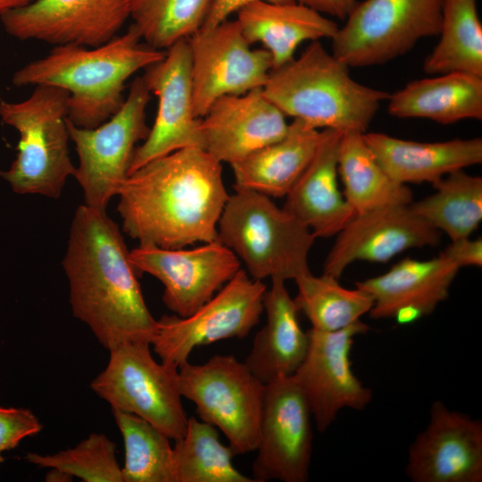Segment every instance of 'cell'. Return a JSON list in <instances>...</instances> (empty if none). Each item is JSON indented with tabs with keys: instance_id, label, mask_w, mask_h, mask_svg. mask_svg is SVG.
Segmentation results:
<instances>
[{
	"instance_id": "5bb4252c",
	"label": "cell",
	"mask_w": 482,
	"mask_h": 482,
	"mask_svg": "<svg viewBox=\"0 0 482 482\" xmlns=\"http://www.w3.org/2000/svg\"><path fill=\"white\" fill-rule=\"evenodd\" d=\"M370 329L359 320L336 331L307 330V352L292 378L305 395L320 432L342 409L362 411L372 400V391L354 375L350 359L354 337Z\"/></svg>"
},
{
	"instance_id": "d4e9b609",
	"label": "cell",
	"mask_w": 482,
	"mask_h": 482,
	"mask_svg": "<svg viewBox=\"0 0 482 482\" xmlns=\"http://www.w3.org/2000/svg\"><path fill=\"white\" fill-rule=\"evenodd\" d=\"M284 279L272 278L265 292L263 308L266 323L253 341L245 364L263 384L281 376H292L303 362L308 348L299 311Z\"/></svg>"
},
{
	"instance_id": "ffe728a7",
	"label": "cell",
	"mask_w": 482,
	"mask_h": 482,
	"mask_svg": "<svg viewBox=\"0 0 482 482\" xmlns=\"http://www.w3.org/2000/svg\"><path fill=\"white\" fill-rule=\"evenodd\" d=\"M286 115L262 88L217 99L200 119L203 149L215 160L232 164L282 138Z\"/></svg>"
},
{
	"instance_id": "52a82bcc",
	"label": "cell",
	"mask_w": 482,
	"mask_h": 482,
	"mask_svg": "<svg viewBox=\"0 0 482 482\" xmlns=\"http://www.w3.org/2000/svg\"><path fill=\"white\" fill-rule=\"evenodd\" d=\"M182 397L193 402L199 419L220 429L235 455L255 451L264 384L233 355H214L202 364L179 367Z\"/></svg>"
},
{
	"instance_id": "2e32d148",
	"label": "cell",
	"mask_w": 482,
	"mask_h": 482,
	"mask_svg": "<svg viewBox=\"0 0 482 482\" xmlns=\"http://www.w3.org/2000/svg\"><path fill=\"white\" fill-rule=\"evenodd\" d=\"M158 99L154 122L134 150L128 176L156 158L187 147L203 148L200 119L194 113L190 50L187 39L165 51V56L145 69L142 76Z\"/></svg>"
},
{
	"instance_id": "60d3db41",
	"label": "cell",
	"mask_w": 482,
	"mask_h": 482,
	"mask_svg": "<svg viewBox=\"0 0 482 482\" xmlns=\"http://www.w3.org/2000/svg\"><path fill=\"white\" fill-rule=\"evenodd\" d=\"M51 470L46 474L45 480L49 482H67L71 481L73 477L69 473L55 469L50 468Z\"/></svg>"
},
{
	"instance_id": "9c48e42d",
	"label": "cell",
	"mask_w": 482,
	"mask_h": 482,
	"mask_svg": "<svg viewBox=\"0 0 482 482\" xmlns=\"http://www.w3.org/2000/svg\"><path fill=\"white\" fill-rule=\"evenodd\" d=\"M151 95L142 76L137 77L121 107L101 125L80 128L67 117L69 137L79 156L74 178L87 206L105 211L109 201L118 195L128 177L136 145L150 131L145 110Z\"/></svg>"
},
{
	"instance_id": "f546056e",
	"label": "cell",
	"mask_w": 482,
	"mask_h": 482,
	"mask_svg": "<svg viewBox=\"0 0 482 482\" xmlns=\"http://www.w3.org/2000/svg\"><path fill=\"white\" fill-rule=\"evenodd\" d=\"M432 185L436 192L411 208L451 241L470 237L482 220V178L458 170Z\"/></svg>"
},
{
	"instance_id": "1f68e13d",
	"label": "cell",
	"mask_w": 482,
	"mask_h": 482,
	"mask_svg": "<svg viewBox=\"0 0 482 482\" xmlns=\"http://www.w3.org/2000/svg\"><path fill=\"white\" fill-rule=\"evenodd\" d=\"M297 295L294 298L299 311L310 320L312 328L322 331L342 329L369 313L374 300L366 291L345 288L338 279L312 272L295 279Z\"/></svg>"
},
{
	"instance_id": "e0dca14e",
	"label": "cell",
	"mask_w": 482,
	"mask_h": 482,
	"mask_svg": "<svg viewBox=\"0 0 482 482\" xmlns=\"http://www.w3.org/2000/svg\"><path fill=\"white\" fill-rule=\"evenodd\" d=\"M129 18V0H35L0 16L20 40L96 47L118 35Z\"/></svg>"
},
{
	"instance_id": "b9f144b4",
	"label": "cell",
	"mask_w": 482,
	"mask_h": 482,
	"mask_svg": "<svg viewBox=\"0 0 482 482\" xmlns=\"http://www.w3.org/2000/svg\"><path fill=\"white\" fill-rule=\"evenodd\" d=\"M3 461H4V458H3V456H2V453H0V465H1V463H2Z\"/></svg>"
},
{
	"instance_id": "d6986e66",
	"label": "cell",
	"mask_w": 482,
	"mask_h": 482,
	"mask_svg": "<svg viewBox=\"0 0 482 482\" xmlns=\"http://www.w3.org/2000/svg\"><path fill=\"white\" fill-rule=\"evenodd\" d=\"M441 232L410 204L377 208L356 216L337 235L323 273L339 278L355 261L386 262L411 249L438 245Z\"/></svg>"
},
{
	"instance_id": "8fae6325",
	"label": "cell",
	"mask_w": 482,
	"mask_h": 482,
	"mask_svg": "<svg viewBox=\"0 0 482 482\" xmlns=\"http://www.w3.org/2000/svg\"><path fill=\"white\" fill-rule=\"evenodd\" d=\"M267 290L261 280L240 269L210 300L187 317L163 315L151 345L162 362L179 368L195 347L245 337L264 312Z\"/></svg>"
},
{
	"instance_id": "4316f807",
	"label": "cell",
	"mask_w": 482,
	"mask_h": 482,
	"mask_svg": "<svg viewBox=\"0 0 482 482\" xmlns=\"http://www.w3.org/2000/svg\"><path fill=\"white\" fill-rule=\"evenodd\" d=\"M388 112L397 118H424L440 124L482 119V77L446 73L413 80L389 95Z\"/></svg>"
},
{
	"instance_id": "484cf974",
	"label": "cell",
	"mask_w": 482,
	"mask_h": 482,
	"mask_svg": "<svg viewBox=\"0 0 482 482\" xmlns=\"http://www.w3.org/2000/svg\"><path fill=\"white\" fill-rule=\"evenodd\" d=\"M320 137L319 129L293 119L282 138L230 164L234 187L285 197L312 159Z\"/></svg>"
},
{
	"instance_id": "8d00e7d4",
	"label": "cell",
	"mask_w": 482,
	"mask_h": 482,
	"mask_svg": "<svg viewBox=\"0 0 482 482\" xmlns=\"http://www.w3.org/2000/svg\"><path fill=\"white\" fill-rule=\"evenodd\" d=\"M459 268L463 266L482 265V240L470 237L451 241V244L440 253Z\"/></svg>"
},
{
	"instance_id": "f35d334b",
	"label": "cell",
	"mask_w": 482,
	"mask_h": 482,
	"mask_svg": "<svg viewBox=\"0 0 482 482\" xmlns=\"http://www.w3.org/2000/svg\"><path fill=\"white\" fill-rule=\"evenodd\" d=\"M321 14H328L340 20H345L357 4L356 0H295Z\"/></svg>"
},
{
	"instance_id": "6da1fadb",
	"label": "cell",
	"mask_w": 482,
	"mask_h": 482,
	"mask_svg": "<svg viewBox=\"0 0 482 482\" xmlns=\"http://www.w3.org/2000/svg\"><path fill=\"white\" fill-rule=\"evenodd\" d=\"M118 195L123 230L141 245L168 249L218 240L229 197L221 163L200 147L148 162L127 177Z\"/></svg>"
},
{
	"instance_id": "7402d4cb",
	"label": "cell",
	"mask_w": 482,
	"mask_h": 482,
	"mask_svg": "<svg viewBox=\"0 0 482 482\" xmlns=\"http://www.w3.org/2000/svg\"><path fill=\"white\" fill-rule=\"evenodd\" d=\"M344 132L325 129L316 152L287 194L283 208L315 237L337 235L355 216L337 183V156Z\"/></svg>"
},
{
	"instance_id": "7a4b0ae2",
	"label": "cell",
	"mask_w": 482,
	"mask_h": 482,
	"mask_svg": "<svg viewBox=\"0 0 482 482\" xmlns=\"http://www.w3.org/2000/svg\"><path fill=\"white\" fill-rule=\"evenodd\" d=\"M129 252L105 211L77 208L62 261L70 303L109 351L125 343L151 345L157 333Z\"/></svg>"
},
{
	"instance_id": "e575fe53",
	"label": "cell",
	"mask_w": 482,
	"mask_h": 482,
	"mask_svg": "<svg viewBox=\"0 0 482 482\" xmlns=\"http://www.w3.org/2000/svg\"><path fill=\"white\" fill-rule=\"evenodd\" d=\"M116 445L105 435L92 433L76 446L54 454L29 453L25 459L39 468H55L85 482H124Z\"/></svg>"
},
{
	"instance_id": "ac0fdd59",
	"label": "cell",
	"mask_w": 482,
	"mask_h": 482,
	"mask_svg": "<svg viewBox=\"0 0 482 482\" xmlns=\"http://www.w3.org/2000/svg\"><path fill=\"white\" fill-rule=\"evenodd\" d=\"M412 482H481L482 422L434 401L427 427L409 447Z\"/></svg>"
},
{
	"instance_id": "9a60e30c",
	"label": "cell",
	"mask_w": 482,
	"mask_h": 482,
	"mask_svg": "<svg viewBox=\"0 0 482 482\" xmlns=\"http://www.w3.org/2000/svg\"><path fill=\"white\" fill-rule=\"evenodd\" d=\"M138 273L164 286L162 302L175 315L187 317L210 300L241 269L236 254L219 240L195 248L141 245L129 252Z\"/></svg>"
},
{
	"instance_id": "8992f818",
	"label": "cell",
	"mask_w": 482,
	"mask_h": 482,
	"mask_svg": "<svg viewBox=\"0 0 482 482\" xmlns=\"http://www.w3.org/2000/svg\"><path fill=\"white\" fill-rule=\"evenodd\" d=\"M69 92L54 86L38 85L25 100H0L2 120L20 133L16 159L1 176L18 194H37L58 198L76 167L70 157Z\"/></svg>"
},
{
	"instance_id": "d590c367",
	"label": "cell",
	"mask_w": 482,
	"mask_h": 482,
	"mask_svg": "<svg viewBox=\"0 0 482 482\" xmlns=\"http://www.w3.org/2000/svg\"><path fill=\"white\" fill-rule=\"evenodd\" d=\"M43 425L29 409L0 406V453L42 430Z\"/></svg>"
},
{
	"instance_id": "7c38bea8",
	"label": "cell",
	"mask_w": 482,
	"mask_h": 482,
	"mask_svg": "<svg viewBox=\"0 0 482 482\" xmlns=\"http://www.w3.org/2000/svg\"><path fill=\"white\" fill-rule=\"evenodd\" d=\"M187 41L194 113L198 119L222 96L262 88L272 70L269 52L253 49L236 20L200 29Z\"/></svg>"
},
{
	"instance_id": "5b68a950",
	"label": "cell",
	"mask_w": 482,
	"mask_h": 482,
	"mask_svg": "<svg viewBox=\"0 0 482 482\" xmlns=\"http://www.w3.org/2000/svg\"><path fill=\"white\" fill-rule=\"evenodd\" d=\"M311 229L270 197L235 188L218 223V240L229 248L255 280L295 279L311 272Z\"/></svg>"
},
{
	"instance_id": "4dcf8cb0",
	"label": "cell",
	"mask_w": 482,
	"mask_h": 482,
	"mask_svg": "<svg viewBox=\"0 0 482 482\" xmlns=\"http://www.w3.org/2000/svg\"><path fill=\"white\" fill-rule=\"evenodd\" d=\"M234 456L230 446L220 442L216 427L189 417L173 446L174 482H256L235 468Z\"/></svg>"
},
{
	"instance_id": "74e56055",
	"label": "cell",
	"mask_w": 482,
	"mask_h": 482,
	"mask_svg": "<svg viewBox=\"0 0 482 482\" xmlns=\"http://www.w3.org/2000/svg\"><path fill=\"white\" fill-rule=\"evenodd\" d=\"M255 1L283 4L296 2L295 0H212L208 16L201 29L216 26L228 20L231 14L236 13L240 8Z\"/></svg>"
},
{
	"instance_id": "f1b7e54d",
	"label": "cell",
	"mask_w": 482,
	"mask_h": 482,
	"mask_svg": "<svg viewBox=\"0 0 482 482\" xmlns=\"http://www.w3.org/2000/svg\"><path fill=\"white\" fill-rule=\"evenodd\" d=\"M440 39L423 63L430 75L482 77V25L476 0H445Z\"/></svg>"
},
{
	"instance_id": "3957f363",
	"label": "cell",
	"mask_w": 482,
	"mask_h": 482,
	"mask_svg": "<svg viewBox=\"0 0 482 482\" xmlns=\"http://www.w3.org/2000/svg\"><path fill=\"white\" fill-rule=\"evenodd\" d=\"M165 51L140 37L131 24L96 47L54 46L44 57L17 70V87L54 86L69 92L68 119L77 127L96 128L111 118L124 103L126 81L136 72L161 61Z\"/></svg>"
},
{
	"instance_id": "44dd1931",
	"label": "cell",
	"mask_w": 482,
	"mask_h": 482,
	"mask_svg": "<svg viewBox=\"0 0 482 482\" xmlns=\"http://www.w3.org/2000/svg\"><path fill=\"white\" fill-rule=\"evenodd\" d=\"M459 270L441 254L426 261L404 258L386 273L355 285L374 300L370 318H394L400 324H408L431 314L447 299Z\"/></svg>"
},
{
	"instance_id": "30bf717a",
	"label": "cell",
	"mask_w": 482,
	"mask_h": 482,
	"mask_svg": "<svg viewBox=\"0 0 482 482\" xmlns=\"http://www.w3.org/2000/svg\"><path fill=\"white\" fill-rule=\"evenodd\" d=\"M445 0H364L332 40V54L349 67L386 63L427 37L438 36Z\"/></svg>"
},
{
	"instance_id": "ba28073f",
	"label": "cell",
	"mask_w": 482,
	"mask_h": 482,
	"mask_svg": "<svg viewBox=\"0 0 482 482\" xmlns=\"http://www.w3.org/2000/svg\"><path fill=\"white\" fill-rule=\"evenodd\" d=\"M149 345L125 343L110 350L105 369L90 388L112 410L138 416L177 440L184 435L188 420L181 402L179 368L158 363Z\"/></svg>"
},
{
	"instance_id": "277c9868",
	"label": "cell",
	"mask_w": 482,
	"mask_h": 482,
	"mask_svg": "<svg viewBox=\"0 0 482 482\" xmlns=\"http://www.w3.org/2000/svg\"><path fill=\"white\" fill-rule=\"evenodd\" d=\"M349 68L313 41L297 59L272 69L262 92L286 116L314 129L366 133L389 94L357 82Z\"/></svg>"
},
{
	"instance_id": "83f0119b",
	"label": "cell",
	"mask_w": 482,
	"mask_h": 482,
	"mask_svg": "<svg viewBox=\"0 0 482 482\" xmlns=\"http://www.w3.org/2000/svg\"><path fill=\"white\" fill-rule=\"evenodd\" d=\"M364 133L346 131L342 135L337 171L345 186L344 196L356 214L377 208L410 204L412 192L391 179L368 146Z\"/></svg>"
},
{
	"instance_id": "cb8c5ba5",
	"label": "cell",
	"mask_w": 482,
	"mask_h": 482,
	"mask_svg": "<svg viewBox=\"0 0 482 482\" xmlns=\"http://www.w3.org/2000/svg\"><path fill=\"white\" fill-rule=\"evenodd\" d=\"M236 13L246 40L262 44L269 52L272 69L292 61L303 42L331 39L339 28L333 20L297 2L255 1Z\"/></svg>"
},
{
	"instance_id": "603a6c76",
	"label": "cell",
	"mask_w": 482,
	"mask_h": 482,
	"mask_svg": "<svg viewBox=\"0 0 482 482\" xmlns=\"http://www.w3.org/2000/svg\"><path fill=\"white\" fill-rule=\"evenodd\" d=\"M377 162L398 183H435L445 175L482 162V139L423 143L383 133H364Z\"/></svg>"
},
{
	"instance_id": "836d02e7",
	"label": "cell",
	"mask_w": 482,
	"mask_h": 482,
	"mask_svg": "<svg viewBox=\"0 0 482 482\" xmlns=\"http://www.w3.org/2000/svg\"><path fill=\"white\" fill-rule=\"evenodd\" d=\"M212 0H129V18L142 40L166 51L204 24Z\"/></svg>"
},
{
	"instance_id": "d6a6232c",
	"label": "cell",
	"mask_w": 482,
	"mask_h": 482,
	"mask_svg": "<svg viewBox=\"0 0 482 482\" xmlns=\"http://www.w3.org/2000/svg\"><path fill=\"white\" fill-rule=\"evenodd\" d=\"M112 411L124 443V482H174L170 438L138 416Z\"/></svg>"
},
{
	"instance_id": "ab89813d",
	"label": "cell",
	"mask_w": 482,
	"mask_h": 482,
	"mask_svg": "<svg viewBox=\"0 0 482 482\" xmlns=\"http://www.w3.org/2000/svg\"><path fill=\"white\" fill-rule=\"evenodd\" d=\"M35 0H0V16L3 14L29 4Z\"/></svg>"
},
{
	"instance_id": "4fadbf2b",
	"label": "cell",
	"mask_w": 482,
	"mask_h": 482,
	"mask_svg": "<svg viewBox=\"0 0 482 482\" xmlns=\"http://www.w3.org/2000/svg\"><path fill=\"white\" fill-rule=\"evenodd\" d=\"M264 385L253 478L306 482L313 438L309 402L292 376Z\"/></svg>"
}]
</instances>
